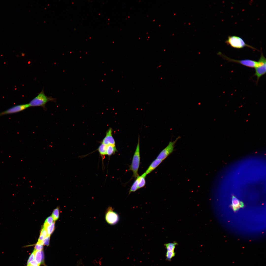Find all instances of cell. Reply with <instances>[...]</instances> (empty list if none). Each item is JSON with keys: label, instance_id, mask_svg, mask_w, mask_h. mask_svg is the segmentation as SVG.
Returning <instances> with one entry per match:
<instances>
[{"label": "cell", "instance_id": "1", "mask_svg": "<svg viewBox=\"0 0 266 266\" xmlns=\"http://www.w3.org/2000/svg\"><path fill=\"white\" fill-rule=\"evenodd\" d=\"M56 99L51 97H48L45 94L44 89L39 93L37 95L30 101L28 103L30 107L40 106L45 110V105L49 101L55 102Z\"/></svg>", "mask_w": 266, "mask_h": 266}, {"label": "cell", "instance_id": "2", "mask_svg": "<svg viewBox=\"0 0 266 266\" xmlns=\"http://www.w3.org/2000/svg\"><path fill=\"white\" fill-rule=\"evenodd\" d=\"M140 162V155L139 147V137L138 143L135 150L133 157L131 165L130 166L129 170L132 171L133 176L135 179L139 176L138 171Z\"/></svg>", "mask_w": 266, "mask_h": 266}, {"label": "cell", "instance_id": "3", "mask_svg": "<svg viewBox=\"0 0 266 266\" xmlns=\"http://www.w3.org/2000/svg\"><path fill=\"white\" fill-rule=\"evenodd\" d=\"M225 42L235 48L241 49L247 47L254 50H257L254 47L246 44L241 38L236 36H229Z\"/></svg>", "mask_w": 266, "mask_h": 266}, {"label": "cell", "instance_id": "4", "mask_svg": "<svg viewBox=\"0 0 266 266\" xmlns=\"http://www.w3.org/2000/svg\"><path fill=\"white\" fill-rule=\"evenodd\" d=\"M255 72L254 76L257 78L256 83L257 84L260 78L265 75L266 72V59L261 51V56L257 61L256 65L255 68Z\"/></svg>", "mask_w": 266, "mask_h": 266}, {"label": "cell", "instance_id": "5", "mask_svg": "<svg viewBox=\"0 0 266 266\" xmlns=\"http://www.w3.org/2000/svg\"><path fill=\"white\" fill-rule=\"evenodd\" d=\"M217 54L229 62L238 63L249 67L255 68L257 63V61L249 59L238 60L232 59L224 55L220 52H219Z\"/></svg>", "mask_w": 266, "mask_h": 266}, {"label": "cell", "instance_id": "6", "mask_svg": "<svg viewBox=\"0 0 266 266\" xmlns=\"http://www.w3.org/2000/svg\"><path fill=\"white\" fill-rule=\"evenodd\" d=\"M179 138L180 137H178L175 141H170L167 146L160 152L156 158L162 161L166 159L173 152L175 144Z\"/></svg>", "mask_w": 266, "mask_h": 266}, {"label": "cell", "instance_id": "7", "mask_svg": "<svg viewBox=\"0 0 266 266\" xmlns=\"http://www.w3.org/2000/svg\"><path fill=\"white\" fill-rule=\"evenodd\" d=\"M105 218L107 222L111 225L116 224L119 220L118 214L113 211L111 207H108L106 210Z\"/></svg>", "mask_w": 266, "mask_h": 266}, {"label": "cell", "instance_id": "8", "mask_svg": "<svg viewBox=\"0 0 266 266\" xmlns=\"http://www.w3.org/2000/svg\"><path fill=\"white\" fill-rule=\"evenodd\" d=\"M30 107L28 104L17 105L12 107L0 113V116L3 115L13 114L23 111Z\"/></svg>", "mask_w": 266, "mask_h": 266}, {"label": "cell", "instance_id": "9", "mask_svg": "<svg viewBox=\"0 0 266 266\" xmlns=\"http://www.w3.org/2000/svg\"><path fill=\"white\" fill-rule=\"evenodd\" d=\"M102 143L106 145L115 146V140L112 135V130L110 128L106 132V135L103 139Z\"/></svg>", "mask_w": 266, "mask_h": 266}, {"label": "cell", "instance_id": "10", "mask_svg": "<svg viewBox=\"0 0 266 266\" xmlns=\"http://www.w3.org/2000/svg\"><path fill=\"white\" fill-rule=\"evenodd\" d=\"M232 206L233 210L235 211L240 208L243 207L244 205L242 201H240L236 197L233 196L232 197Z\"/></svg>", "mask_w": 266, "mask_h": 266}, {"label": "cell", "instance_id": "11", "mask_svg": "<svg viewBox=\"0 0 266 266\" xmlns=\"http://www.w3.org/2000/svg\"><path fill=\"white\" fill-rule=\"evenodd\" d=\"M163 161L156 159L153 161L150 164L145 172L147 175L150 173L154 170L162 163Z\"/></svg>", "mask_w": 266, "mask_h": 266}, {"label": "cell", "instance_id": "12", "mask_svg": "<svg viewBox=\"0 0 266 266\" xmlns=\"http://www.w3.org/2000/svg\"><path fill=\"white\" fill-rule=\"evenodd\" d=\"M147 175L145 172L140 176H138V189L143 187L146 184L145 178Z\"/></svg>", "mask_w": 266, "mask_h": 266}, {"label": "cell", "instance_id": "13", "mask_svg": "<svg viewBox=\"0 0 266 266\" xmlns=\"http://www.w3.org/2000/svg\"><path fill=\"white\" fill-rule=\"evenodd\" d=\"M107 146V145L102 143L99 147L98 150L102 157L106 155Z\"/></svg>", "mask_w": 266, "mask_h": 266}, {"label": "cell", "instance_id": "14", "mask_svg": "<svg viewBox=\"0 0 266 266\" xmlns=\"http://www.w3.org/2000/svg\"><path fill=\"white\" fill-rule=\"evenodd\" d=\"M35 260L40 266L42 261V252L41 251H37L35 249Z\"/></svg>", "mask_w": 266, "mask_h": 266}, {"label": "cell", "instance_id": "15", "mask_svg": "<svg viewBox=\"0 0 266 266\" xmlns=\"http://www.w3.org/2000/svg\"><path fill=\"white\" fill-rule=\"evenodd\" d=\"M117 150L115 146L111 145H107L106 155L111 156L115 153Z\"/></svg>", "mask_w": 266, "mask_h": 266}, {"label": "cell", "instance_id": "16", "mask_svg": "<svg viewBox=\"0 0 266 266\" xmlns=\"http://www.w3.org/2000/svg\"><path fill=\"white\" fill-rule=\"evenodd\" d=\"M138 189V178L137 177L131 186L129 191V194L131 192H134Z\"/></svg>", "mask_w": 266, "mask_h": 266}, {"label": "cell", "instance_id": "17", "mask_svg": "<svg viewBox=\"0 0 266 266\" xmlns=\"http://www.w3.org/2000/svg\"><path fill=\"white\" fill-rule=\"evenodd\" d=\"M177 245V243L174 242L166 244L164 245L167 251H174L175 246Z\"/></svg>", "mask_w": 266, "mask_h": 266}, {"label": "cell", "instance_id": "18", "mask_svg": "<svg viewBox=\"0 0 266 266\" xmlns=\"http://www.w3.org/2000/svg\"><path fill=\"white\" fill-rule=\"evenodd\" d=\"M55 229V222L48 226L46 229L48 235L50 236L53 232Z\"/></svg>", "mask_w": 266, "mask_h": 266}, {"label": "cell", "instance_id": "19", "mask_svg": "<svg viewBox=\"0 0 266 266\" xmlns=\"http://www.w3.org/2000/svg\"><path fill=\"white\" fill-rule=\"evenodd\" d=\"M59 210L58 208L57 207L53 211L51 216L54 221L58 220L59 217Z\"/></svg>", "mask_w": 266, "mask_h": 266}, {"label": "cell", "instance_id": "20", "mask_svg": "<svg viewBox=\"0 0 266 266\" xmlns=\"http://www.w3.org/2000/svg\"><path fill=\"white\" fill-rule=\"evenodd\" d=\"M53 219L51 216H49L46 220L44 224L43 228L46 229L47 226L53 222Z\"/></svg>", "mask_w": 266, "mask_h": 266}, {"label": "cell", "instance_id": "21", "mask_svg": "<svg viewBox=\"0 0 266 266\" xmlns=\"http://www.w3.org/2000/svg\"><path fill=\"white\" fill-rule=\"evenodd\" d=\"M175 253L174 251H167L166 253V259L169 261L171 260V259L175 255Z\"/></svg>", "mask_w": 266, "mask_h": 266}, {"label": "cell", "instance_id": "22", "mask_svg": "<svg viewBox=\"0 0 266 266\" xmlns=\"http://www.w3.org/2000/svg\"><path fill=\"white\" fill-rule=\"evenodd\" d=\"M50 236L48 235L43 240L42 243L43 245H46L47 246L49 245V244Z\"/></svg>", "mask_w": 266, "mask_h": 266}, {"label": "cell", "instance_id": "23", "mask_svg": "<svg viewBox=\"0 0 266 266\" xmlns=\"http://www.w3.org/2000/svg\"><path fill=\"white\" fill-rule=\"evenodd\" d=\"M35 250L34 249L33 251L30 255L27 261V265L29 264L31 262L34 260L35 258Z\"/></svg>", "mask_w": 266, "mask_h": 266}, {"label": "cell", "instance_id": "24", "mask_svg": "<svg viewBox=\"0 0 266 266\" xmlns=\"http://www.w3.org/2000/svg\"><path fill=\"white\" fill-rule=\"evenodd\" d=\"M43 249V245L37 243L35 246L34 249L37 251H41Z\"/></svg>", "mask_w": 266, "mask_h": 266}, {"label": "cell", "instance_id": "25", "mask_svg": "<svg viewBox=\"0 0 266 266\" xmlns=\"http://www.w3.org/2000/svg\"><path fill=\"white\" fill-rule=\"evenodd\" d=\"M40 235L43 236L44 238L47 237L48 235L46 229L43 228L41 231Z\"/></svg>", "mask_w": 266, "mask_h": 266}, {"label": "cell", "instance_id": "26", "mask_svg": "<svg viewBox=\"0 0 266 266\" xmlns=\"http://www.w3.org/2000/svg\"><path fill=\"white\" fill-rule=\"evenodd\" d=\"M29 264H30L33 266H40L35 260H33Z\"/></svg>", "mask_w": 266, "mask_h": 266}, {"label": "cell", "instance_id": "27", "mask_svg": "<svg viewBox=\"0 0 266 266\" xmlns=\"http://www.w3.org/2000/svg\"><path fill=\"white\" fill-rule=\"evenodd\" d=\"M82 262L81 261H79V262H78V263L77 264V266H80L82 264Z\"/></svg>", "mask_w": 266, "mask_h": 266}, {"label": "cell", "instance_id": "28", "mask_svg": "<svg viewBox=\"0 0 266 266\" xmlns=\"http://www.w3.org/2000/svg\"><path fill=\"white\" fill-rule=\"evenodd\" d=\"M27 266H33L32 265H31L30 264H29L27 265Z\"/></svg>", "mask_w": 266, "mask_h": 266}]
</instances>
